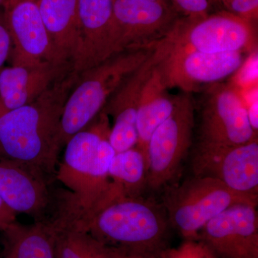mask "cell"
I'll return each mask as SVG.
<instances>
[{
    "label": "cell",
    "instance_id": "6da1fadb",
    "mask_svg": "<svg viewBox=\"0 0 258 258\" xmlns=\"http://www.w3.org/2000/svg\"><path fill=\"white\" fill-rule=\"evenodd\" d=\"M74 70L32 103L0 116V157L22 164L50 183L61 147V117L79 80Z\"/></svg>",
    "mask_w": 258,
    "mask_h": 258
},
{
    "label": "cell",
    "instance_id": "7a4b0ae2",
    "mask_svg": "<svg viewBox=\"0 0 258 258\" xmlns=\"http://www.w3.org/2000/svg\"><path fill=\"white\" fill-rule=\"evenodd\" d=\"M97 118L96 123L67 142L56 171V179L69 189L57 215L73 221L87 220L120 198L108 173L115 152L108 141L111 128L108 115L101 112Z\"/></svg>",
    "mask_w": 258,
    "mask_h": 258
},
{
    "label": "cell",
    "instance_id": "3957f363",
    "mask_svg": "<svg viewBox=\"0 0 258 258\" xmlns=\"http://www.w3.org/2000/svg\"><path fill=\"white\" fill-rule=\"evenodd\" d=\"M71 222L100 242L127 252L159 258L170 247L165 209L142 196L115 199L87 220Z\"/></svg>",
    "mask_w": 258,
    "mask_h": 258
},
{
    "label": "cell",
    "instance_id": "277c9868",
    "mask_svg": "<svg viewBox=\"0 0 258 258\" xmlns=\"http://www.w3.org/2000/svg\"><path fill=\"white\" fill-rule=\"evenodd\" d=\"M156 45L123 51L79 74L61 117L59 136L61 149L73 136L92 123L113 93L147 60Z\"/></svg>",
    "mask_w": 258,
    "mask_h": 258
},
{
    "label": "cell",
    "instance_id": "5b68a950",
    "mask_svg": "<svg viewBox=\"0 0 258 258\" xmlns=\"http://www.w3.org/2000/svg\"><path fill=\"white\" fill-rule=\"evenodd\" d=\"M257 203V197L236 192L218 180L193 176L166 193L164 208L171 228L188 240H197L204 226L226 209Z\"/></svg>",
    "mask_w": 258,
    "mask_h": 258
},
{
    "label": "cell",
    "instance_id": "8992f818",
    "mask_svg": "<svg viewBox=\"0 0 258 258\" xmlns=\"http://www.w3.org/2000/svg\"><path fill=\"white\" fill-rule=\"evenodd\" d=\"M195 103L191 93L176 96L174 111L153 132L147 147V186L157 190L174 179L191 145Z\"/></svg>",
    "mask_w": 258,
    "mask_h": 258
},
{
    "label": "cell",
    "instance_id": "52a82bcc",
    "mask_svg": "<svg viewBox=\"0 0 258 258\" xmlns=\"http://www.w3.org/2000/svg\"><path fill=\"white\" fill-rule=\"evenodd\" d=\"M181 18L169 1L115 0L116 54L154 46L171 33Z\"/></svg>",
    "mask_w": 258,
    "mask_h": 258
},
{
    "label": "cell",
    "instance_id": "ba28073f",
    "mask_svg": "<svg viewBox=\"0 0 258 258\" xmlns=\"http://www.w3.org/2000/svg\"><path fill=\"white\" fill-rule=\"evenodd\" d=\"M176 28V27H175ZM161 63L169 88L182 92H197L205 85L215 84L235 74L243 64L247 52H205L194 50L177 41Z\"/></svg>",
    "mask_w": 258,
    "mask_h": 258
},
{
    "label": "cell",
    "instance_id": "9c48e42d",
    "mask_svg": "<svg viewBox=\"0 0 258 258\" xmlns=\"http://www.w3.org/2000/svg\"><path fill=\"white\" fill-rule=\"evenodd\" d=\"M205 91L200 106V142L237 146L257 139L237 88L218 83Z\"/></svg>",
    "mask_w": 258,
    "mask_h": 258
},
{
    "label": "cell",
    "instance_id": "30bf717a",
    "mask_svg": "<svg viewBox=\"0 0 258 258\" xmlns=\"http://www.w3.org/2000/svg\"><path fill=\"white\" fill-rule=\"evenodd\" d=\"M194 176L218 180L236 192L258 198V141L237 146L199 141Z\"/></svg>",
    "mask_w": 258,
    "mask_h": 258
},
{
    "label": "cell",
    "instance_id": "8fae6325",
    "mask_svg": "<svg viewBox=\"0 0 258 258\" xmlns=\"http://www.w3.org/2000/svg\"><path fill=\"white\" fill-rule=\"evenodd\" d=\"M173 32L158 42L147 60L123 81L101 111L113 118L108 141L115 153L125 152L137 146V111L141 93L154 70L170 51L174 40Z\"/></svg>",
    "mask_w": 258,
    "mask_h": 258
},
{
    "label": "cell",
    "instance_id": "7c38bea8",
    "mask_svg": "<svg viewBox=\"0 0 258 258\" xmlns=\"http://www.w3.org/2000/svg\"><path fill=\"white\" fill-rule=\"evenodd\" d=\"M176 32L179 43L201 52L257 50L254 24L225 10L203 18L181 17L176 24Z\"/></svg>",
    "mask_w": 258,
    "mask_h": 258
},
{
    "label": "cell",
    "instance_id": "4fadbf2b",
    "mask_svg": "<svg viewBox=\"0 0 258 258\" xmlns=\"http://www.w3.org/2000/svg\"><path fill=\"white\" fill-rule=\"evenodd\" d=\"M257 205L237 204L206 224L197 240L216 258H258Z\"/></svg>",
    "mask_w": 258,
    "mask_h": 258
},
{
    "label": "cell",
    "instance_id": "5bb4252c",
    "mask_svg": "<svg viewBox=\"0 0 258 258\" xmlns=\"http://www.w3.org/2000/svg\"><path fill=\"white\" fill-rule=\"evenodd\" d=\"M115 0H78L80 42L74 71L78 74L116 54L113 29Z\"/></svg>",
    "mask_w": 258,
    "mask_h": 258
},
{
    "label": "cell",
    "instance_id": "9a60e30c",
    "mask_svg": "<svg viewBox=\"0 0 258 258\" xmlns=\"http://www.w3.org/2000/svg\"><path fill=\"white\" fill-rule=\"evenodd\" d=\"M3 9L12 39L13 66L61 63L56 58L36 2H23Z\"/></svg>",
    "mask_w": 258,
    "mask_h": 258
},
{
    "label": "cell",
    "instance_id": "2e32d148",
    "mask_svg": "<svg viewBox=\"0 0 258 258\" xmlns=\"http://www.w3.org/2000/svg\"><path fill=\"white\" fill-rule=\"evenodd\" d=\"M72 70L71 64L54 62L0 70L2 115L32 103Z\"/></svg>",
    "mask_w": 258,
    "mask_h": 258
},
{
    "label": "cell",
    "instance_id": "e0dca14e",
    "mask_svg": "<svg viewBox=\"0 0 258 258\" xmlns=\"http://www.w3.org/2000/svg\"><path fill=\"white\" fill-rule=\"evenodd\" d=\"M48 184L28 168L0 157V197L17 214L44 220L50 204Z\"/></svg>",
    "mask_w": 258,
    "mask_h": 258
},
{
    "label": "cell",
    "instance_id": "ac0fdd59",
    "mask_svg": "<svg viewBox=\"0 0 258 258\" xmlns=\"http://www.w3.org/2000/svg\"><path fill=\"white\" fill-rule=\"evenodd\" d=\"M56 58L74 68L80 42L78 0H37Z\"/></svg>",
    "mask_w": 258,
    "mask_h": 258
},
{
    "label": "cell",
    "instance_id": "d6986e66",
    "mask_svg": "<svg viewBox=\"0 0 258 258\" xmlns=\"http://www.w3.org/2000/svg\"><path fill=\"white\" fill-rule=\"evenodd\" d=\"M161 62L144 84L137 111L138 142L135 147L144 154L147 163L148 144L153 132L171 115L175 106L176 96L169 92L170 88L161 71Z\"/></svg>",
    "mask_w": 258,
    "mask_h": 258
},
{
    "label": "cell",
    "instance_id": "ffe728a7",
    "mask_svg": "<svg viewBox=\"0 0 258 258\" xmlns=\"http://www.w3.org/2000/svg\"><path fill=\"white\" fill-rule=\"evenodd\" d=\"M3 232L5 258H57L52 220H40L31 225L15 222Z\"/></svg>",
    "mask_w": 258,
    "mask_h": 258
},
{
    "label": "cell",
    "instance_id": "44dd1931",
    "mask_svg": "<svg viewBox=\"0 0 258 258\" xmlns=\"http://www.w3.org/2000/svg\"><path fill=\"white\" fill-rule=\"evenodd\" d=\"M57 258H120L125 251L100 242L63 217L52 220Z\"/></svg>",
    "mask_w": 258,
    "mask_h": 258
},
{
    "label": "cell",
    "instance_id": "7402d4cb",
    "mask_svg": "<svg viewBox=\"0 0 258 258\" xmlns=\"http://www.w3.org/2000/svg\"><path fill=\"white\" fill-rule=\"evenodd\" d=\"M147 163L137 147L115 153L109 166L110 179L120 197H141L147 187Z\"/></svg>",
    "mask_w": 258,
    "mask_h": 258
},
{
    "label": "cell",
    "instance_id": "603a6c76",
    "mask_svg": "<svg viewBox=\"0 0 258 258\" xmlns=\"http://www.w3.org/2000/svg\"><path fill=\"white\" fill-rule=\"evenodd\" d=\"M159 258H216L201 241L184 240L179 247H169Z\"/></svg>",
    "mask_w": 258,
    "mask_h": 258
},
{
    "label": "cell",
    "instance_id": "cb8c5ba5",
    "mask_svg": "<svg viewBox=\"0 0 258 258\" xmlns=\"http://www.w3.org/2000/svg\"><path fill=\"white\" fill-rule=\"evenodd\" d=\"M223 10L254 23L257 21L258 0H219Z\"/></svg>",
    "mask_w": 258,
    "mask_h": 258
},
{
    "label": "cell",
    "instance_id": "d4e9b609",
    "mask_svg": "<svg viewBox=\"0 0 258 258\" xmlns=\"http://www.w3.org/2000/svg\"><path fill=\"white\" fill-rule=\"evenodd\" d=\"M183 18L199 19L210 14L212 9L209 0H168Z\"/></svg>",
    "mask_w": 258,
    "mask_h": 258
},
{
    "label": "cell",
    "instance_id": "484cf974",
    "mask_svg": "<svg viewBox=\"0 0 258 258\" xmlns=\"http://www.w3.org/2000/svg\"><path fill=\"white\" fill-rule=\"evenodd\" d=\"M236 80L232 86L237 88H248L252 83L257 81V50L251 52L245 60L235 73Z\"/></svg>",
    "mask_w": 258,
    "mask_h": 258
},
{
    "label": "cell",
    "instance_id": "4316f807",
    "mask_svg": "<svg viewBox=\"0 0 258 258\" xmlns=\"http://www.w3.org/2000/svg\"><path fill=\"white\" fill-rule=\"evenodd\" d=\"M12 50V39L5 20L4 9H0V70L10 57Z\"/></svg>",
    "mask_w": 258,
    "mask_h": 258
},
{
    "label": "cell",
    "instance_id": "83f0119b",
    "mask_svg": "<svg viewBox=\"0 0 258 258\" xmlns=\"http://www.w3.org/2000/svg\"><path fill=\"white\" fill-rule=\"evenodd\" d=\"M17 212L10 208L0 197V231L3 232L16 222Z\"/></svg>",
    "mask_w": 258,
    "mask_h": 258
},
{
    "label": "cell",
    "instance_id": "f1b7e54d",
    "mask_svg": "<svg viewBox=\"0 0 258 258\" xmlns=\"http://www.w3.org/2000/svg\"><path fill=\"white\" fill-rule=\"evenodd\" d=\"M247 116L249 123L254 133L258 132V101L257 98H254L249 105H247Z\"/></svg>",
    "mask_w": 258,
    "mask_h": 258
},
{
    "label": "cell",
    "instance_id": "f546056e",
    "mask_svg": "<svg viewBox=\"0 0 258 258\" xmlns=\"http://www.w3.org/2000/svg\"><path fill=\"white\" fill-rule=\"evenodd\" d=\"M27 1L36 2L37 0H8L4 5V6H3V8H10V7L13 6V5L18 4V3Z\"/></svg>",
    "mask_w": 258,
    "mask_h": 258
},
{
    "label": "cell",
    "instance_id": "4dcf8cb0",
    "mask_svg": "<svg viewBox=\"0 0 258 258\" xmlns=\"http://www.w3.org/2000/svg\"><path fill=\"white\" fill-rule=\"evenodd\" d=\"M120 258H151L142 255V254L132 253V252H125Z\"/></svg>",
    "mask_w": 258,
    "mask_h": 258
},
{
    "label": "cell",
    "instance_id": "1f68e13d",
    "mask_svg": "<svg viewBox=\"0 0 258 258\" xmlns=\"http://www.w3.org/2000/svg\"><path fill=\"white\" fill-rule=\"evenodd\" d=\"M209 2H210V5H212V8H221L219 0H209Z\"/></svg>",
    "mask_w": 258,
    "mask_h": 258
},
{
    "label": "cell",
    "instance_id": "d6a6232c",
    "mask_svg": "<svg viewBox=\"0 0 258 258\" xmlns=\"http://www.w3.org/2000/svg\"><path fill=\"white\" fill-rule=\"evenodd\" d=\"M7 1H8V0H0V7L4 6Z\"/></svg>",
    "mask_w": 258,
    "mask_h": 258
},
{
    "label": "cell",
    "instance_id": "836d02e7",
    "mask_svg": "<svg viewBox=\"0 0 258 258\" xmlns=\"http://www.w3.org/2000/svg\"><path fill=\"white\" fill-rule=\"evenodd\" d=\"M152 1H168V0H152Z\"/></svg>",
    "mask_w": 258,
    "mask_h": 258
},
{
    "label": "cell",
    "instance_id": "e575fe53",
    "mask_svg": "<svg viewBox=\"0 0 258 258\" xmlns=\"http://www.w3.org/2000/svg\"><path fill=\"white\" fill-rule=\"evenodd\" d=\"M2 115V110H1V106H0V116Z\"/></svg>",
    "mask_w": 258,
    "mask_h": 258
},
{
    "label": "cell",
    "instance_id": "d590c367",
    "mask_svg": "<svg viewBox=\"0 0 258 258\" xmlns=\"http://www.w3.org/2000/svg\"><path fill=\"white\" fill-rule=\"evenodd\" d=\"M4 258H5V257H4Z\"/></svg>",
    "mask_w": 258,
    "mask_h": 258
}]
</instances>
